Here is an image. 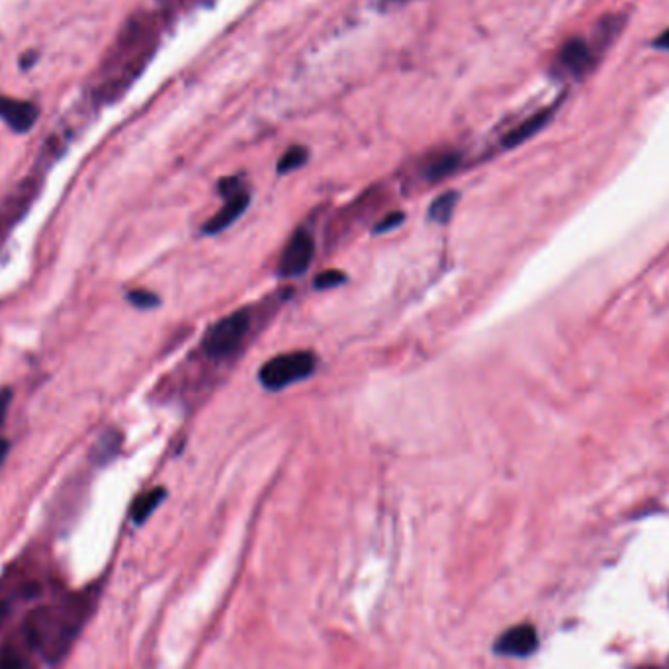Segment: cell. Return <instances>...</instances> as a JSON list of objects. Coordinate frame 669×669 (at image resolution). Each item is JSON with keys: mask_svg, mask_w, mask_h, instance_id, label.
<instances>
[{"mask_svg": "<svg viewBox=\"0 0 669 669\" xmlns=\"http://www.w3.org/2000/svg\"><path fill=\"white\" fill-rule=\"evenodd\" d=\"M536 648H538V634L535 626L531 625H517L505 630L493 646L495 654L509 658H527Z\"/></svg>", "mask_w": 669, "mask_h": 669, "instance_id": "cell-9", "label": "cell"}, {"mask_svg": "<svg viewBox=\"0 0 669 669\" xmlns=\"http://www.w3.org/2000/svg\"><path fill=\"white\" fill-rule=\"evenodd\" d=\"M347 282V274L341 270H325L319 276H315L313 286L315 290H329V288H337L339 284Z\"/></svg>", "mask_w": 669, "mask_h": 669, "instance_id": "cell-18", "label": "cell"}, {"mask_svg": "<svg viewBox=\"0 0 669 669\" xmlns=\"http://www.w3.org/2000/svg\"><path fill=\"white\" fill-rule=\"evenodd\" d=\"M36 59H38V51H28V53L22 57V61H20L22 69H30V67H34V65H36Z\"/></svg>", "mask_w": 669, "mask_h": 669, "instance_id": "cell-22", "label": "cell"}, {"mask_svg": "<svg viewBox=\"0 0 669 669\" xmlns=\"http://www.w3.org/2000/svg\"><path fill=\"white\" fill-rule=\"evenodd\" d=\"M8 452H10V443H8L6 439H0V466L4 464V460H6Z\"/></svg>", "mask_w": 669, "mask_h": 669, "instance_id": "cell-23", "label": "cell"}, {"mask_svg": "<svg viewBox=\"0 0 669 669\" xmlns=\"http://www.w3.org/2000/svg\"><path fill=\"white\" fill-rule=\"evenodd\" d=\"M403 220H405V214H402V212H392V214H388L384 220H380V222L376 223L374 233H388V231L400 227V223H402Z\"/></svg>", "mask_w": 669, "mask_h": 669, "instance_id": "cell-20", "label": "cell"}, {"mask_svg": "<svg viewBox=\"0 0 669 669\" xmlns=\"http://www.w3.org/2000/svg\"><path fill=\"white\" fill-rule=\"evenodd\" d=\"M310 159V151L308 147L304 145H294L290 147L280 159H278V165H276V171L278 175H288V173H294L298 171L300 167H304Z\"/></svg>", "mask_w": 669, "mask_h": 669, "instance_id": "cell-16", "label": "cell"}, {"mask_svg": "<svg viewBox=\"0 0 669 669\" xmlns=\"http://www.w3.org/2000/svg\"><path fill=\"white\" fill-rule=\"evenodd\" d=\"M313 255H315V241L312 235L306 229H298L282 251L278 274L286 278L304 274L312 265Z\"/></svg>", "mask_w": 669, "mask_h": 669, "instance_id": "cell-7", "label": "cell"}, {"mask_svg": "<svg viewBox=\"0 0 669 669\" xmlns=\"http://www.w3.org/2000/svg\"><path fill=\"white\" fill-rule=\"evenodd\" d=\"M122 441H124V439H122V433H120V431H114V429L106 431V433L96 441V445H94L92 452H90L92 460H94L96 464H108L112 458L118 456V452H120V448H122Z\"/></svg>", "mask_w": 669, "mask_h": 669, "instance_id": "cell-14", "label": "cell"}, {"mask_svg": "<svg viewBox=\"0 0 669 669\" xmlns=\"http://www.w3.org/2000/svg\"><path fill=\"white\" fill-rule=\"evenodd\" d=\"M458 200H460V194L456 190H448L445 194H441L439 198H435L433 204L429 206V220L435 223L450 222Z\"/></svg>", "mask_w": 669, "mask_h": 669, "instance_id": "cell-15", "label": "cell"}, {"mask_svg": "<svg viewBox=\"0 0 669 669\" xmlns=\"http://www.w3.org/2000/svg\"><path fill=\"white\" fill-rule=\"evenodd\" d=\"M155 45V26L147 18H134L122 32L114 55L106 65V79L98 94L102 100H114L139 75Z\"/></svg>", "mask_w": 669, "mask_h": 669, "instance_id": "cell-2", "label": "cell"}, {"mask_svg": "<svg viewBox=\"0 0 669 669\" xmlns=\"http://www.w3.org/2000/svg\"><path fill=\"white\" fill-rule=\"evenodd\" d=\"M552 112H554L552 108H546V110L536 112L525 122H521L517 128H513L509 134L503 137V147H517L519 143L531 139L536 132H540L548 124V120L552 118Z\"/></svg>", "mask_w": 669, "mask_h": 669, "instance_id": "cell-11", "label": "cell"}, {"mask_svg": "<svg viewBox=\"0 0 669 669\" xmlns=\"http://www.w3.org/2000/svg\"><path fill=\"white\" fill-rule=\"evenodd\" d=\"M0 669H28V662L14 646H4L0 652Z\"/></svg>", "mask_w": 669, "mask_h": 669, "instance_id": "cell-19", "label": "cell"}, {"mask_svg": "<svg viewBox=\"0 0 669 669\" xmlns=\"http://www.w3.org/2000/svg\"><path fill=\"white\" fill-rule=\"evenodd\" d=\"M597 55L599 49L593 42H587L583 38H572L560 47L556 57V67L562 75L581 79L593 69Z\"/></svg>", "mask_w": 669, "mask_h": 669, "instance_id": "cell-6", "label": "cell"}, {"mask_svg": "<svg viewBox=\"0 0 669 669\" xmlns=\"http://www.w3.org/2000/svg\"><path fill=\"white\" fill-rule=\"evenodd\" d=\"M96 591L67 595L55 605L34 609L24 621V638L47 662H59L75 644L94 611Z\"/></svg>", "mask_w": 669, "mask_h": 669, "instance_id": "cell-1", "label": "cell"}, {"mask_svg": "<svg viewBox=\"0 0 669 669\" xmlns=\"http://www.w3.org/2000/svg\"><path fill=\"white\" fill-rule=\"evenodd\" d=\"M654 45H656V47H660V49H668L669 51V30H666V32H664V34H662V36H660V38L654 42Z\"/></svg>", "mask_w": 669, "mask_h": 669, "instance_id": "cell-24", "label": "cell"}, {"mask_svg": "<svg viewBox=\"0 0 669 669\" xmlns=\"http://www.w3.org/2000/svg\"><path fill=\"white\" fill-rule=\"evenodd\" d=\"M460 165V155L456 151H443L427 159L423 175L427 180H441L452 175Z\"/></svg>", "mask_w": 669, "mask_h": 669, "instance_id": "cell-12", "label": "cell"}, {"mask_svg": "<svg viewBox=\"0 0 669 669\" xmlns=\"http://www.w3.org/2000/svg\"><path fill=\"white\" fill-rule=\"evenodd\" d=\"M40 188H42V175L26 177L16 186L14 192H10V196H6L0 202V247L6 241L8 233L12 231V227L28 214L30 206L40 194Z\"/></svg>", "mask_w": 669, "mask_h": 669, "instance_id": "cell-5", "label": "cell"}, {"mask_svg": "<svg viewBox=\"0 0 669 669\" xmlns=\"http://www.w3.org/2000/svg\"><path fill=\"white\" fill-rule=\"evenodd\" d=\"M10 403H12V390H10V388H2V390H0V429H2L4 421H6Z\"/></svg>", "mask_w": 669, "mask_h": 669, "instance_id": "cell-21", "label": "cell"}, {"mask_svg": "<svg viewBox=\"0 0 669 669\" xmlns=\"http://www.w3.org/2000/svg\"><path fill=\"white\" fill-rule=\"evenodd\" d=\"M251 327V315L247 310H237L214 323L202 341V351L210 358H225L233 355Z\"/></svg>", "mask_w": 669, "mask_h": 669, "instance_id": "cell-4", "label": "cell"}, {"mask_svg": "<svg viewBox=\"0 0 669 669\" xmlns=\"http://www.w3.org/2000/svg\"><path fill=\"white\" fill-rule=\"evenodd\" d=\"M249 202H251V194L243 186H239L237 190L227 194V200H225L222 210L214 218H210L208 222L204 223V233H208V235L222 233L223 229L233 225L245 214Z\"/></svg>", "mask_w": 669, "mask_h": 669, "instance_id": "cell-10", "label": "cell"}, {"mask_svg": "<svg viewBox=\"0 0 669 669\" xmlns=\"http://www.w3.org/2000/svg\"><path fill=\"white\" fill-rule=\"evenodd\" d=\"M165 497H167L165 488H153V490L141 493L132 505V521L135 525H143L155 513V509L163 503Z\"/></svg>", "mask_w": 669, "mask_h": 669, "instance_id": "cell-13", "label": "cell"}, {"mask_svg": "<svg viewBox=\"0 0 669 669\" xmlns=\"http://www.w3.org/2000/svg\"><path fill=\"white\" fill-rule=\"evenodd\" d=\"M40 118V108L34 102L18 100L0 94V120L16 134L30 132Z\"/></svg>", "mask_w": 669, "mask_h": 669, "instance_id": "cell-8", "label": "cell"}, {"mask_svg": "<svg viewBox=\"0 0 669 669\" xmlns=\"http://www.w3.org/2000/svg\"><path fill=\"white\" fill-rule=\"evenodd\" d=\"M128 302H130L134 308H137V310H153V308L159 306V298H157V294H153V292H149V290H143V288L132 290V292L128 294Z\"/></svg>", "mask_w": 669, "mask_h": 669, "instance_id": "cell-17", "label": "cell"}, {"mask_svg": "<svg viewBox=\"0 0 669 669\" xmlns=\"http://www.w3.org/2000/svg\"><path fill=\"white\" fill-rule=\"evenodd\" d=\"M317 368V357L310 351L282 353L267 360L259 370V382L272 392L284 390L310 378Z\"/></svg>", "mask_w": 669, "mask_h": 669, "instance_id": "cell-3", "label": "cell"}]
</instances>
